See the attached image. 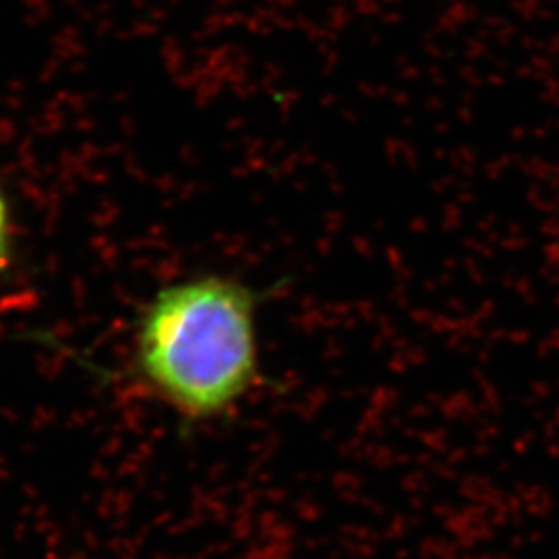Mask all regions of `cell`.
<instances>
[{"instance_id":"obj_1","label":"cell","mask_w":559,"mask_h":559,"mask_svg":"<svg viewBox=\"0 0 559 559\" xmlns=\"http://www.w3.org/2000/svg\"><path fill=\"white\" fill-rule=\"evenodd\" d=\"M258 305L247 284L218 274L164 286L138 321L141 378L185 419L226 415L260 378Z\"/></svg>"},{"instance_id":"obj_2","label":"cell","mask_w":559,"mask_h":559,"mask_svg":"<svg viewBox=\"0 0 559 559\" xmlns=\"http://www.w3.org/2000/svg\"><path fill=\"white\" fill-rule=\"evenodd\" d=\"M15 251V218L13 207L0 187V278L7 274Z\"/></svg>"}]
</instances>
